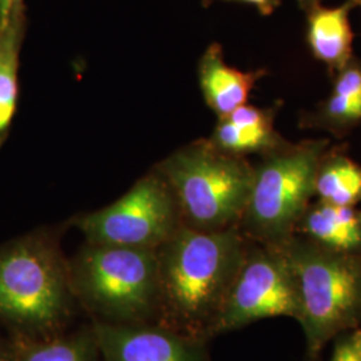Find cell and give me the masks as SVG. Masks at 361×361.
I'll return each mask as SVG.
<instances>
[{"label": "cell", "instance_id": "obj_23", "mask_svg": "<svg viewBox=\"0 0 361 361\" xmlns=\"http://www.w3.org/2000/svg\"><path fill=\"white\" fill-rule=\"evenodd\" d=\"M0 361H10L6 357V355H4L1 350H0Z\"/></svg>", "mask_w": 361, "mask_h": 361}, {"label": "cell", "instance_id": "obj_21", "mask_svg": "<svg viewBox=\"0 0 361 361\" xmlns=\"http://www.w3.org/2000/svg\"><path fill=\"white\" fill-rule=\"evenodd\" d=\"M296 1L301 10L307 11V10H310V7H313L316 4H322L323 0H296Z\"/></svg>", "mask_w": 361, "mask_h": 361}, {"label": "cell", "instance_id": "obj_19", "mask_svg": "<svg viewBox=\"0 0 361 361\" xmlns=\"http://www.w3.org/2000/svg\"><path fill=\"white\" fill-rule=\"evenodd\" d=\"M355 355H356V350L350 341L341 343L337 345L332 361H353Z\"/></svg>", "mask_w": 361, "mask_h": 361}, {"label": "cell", "instance_id": "obj_8", "mask_svg": "<svg viewBox=\"0 0 361 361\" xmlns=\"http://www.w3.org/2000/svg\"><path fill=\"white\" fill-rule=\"evenodd\" d=\"M297 317L292 274L280 247L246 250L213 329L231 331L262 319Z\"/></svg>", "mask_w": 361, "mask_h": 361}, {"label": "cell", "instance_id": "obj_4", "mask_svg": "<svg viewBox=\"0 0 361 361\" xmlns=\"http://www.w3.org/2000/svg\"><path fill=\"white\" fill-rule=\"evenodd\" d=\"M329 146L326 138L286 141L259 157L253 166L250 193L240 221L247 234L274 247L293 237L314 195L317 166Z\"/></svg>", "mask_w": 361, "mask_h": 361}, {"label": "cell", "instance_id": "obj_1", "mask_svg": "<svg viewBox=\"0 0 361 361\" xmlns=\"http://www.w3.org/2000/svg\"><path fill=\"white\" fill-rule=\"evenodd\" d=\"M237 226L198 231L182 225L158 249V298L185 328H212L246 255Z\"/></svg>", "mask_w": 361, "mask_h": 361}, {"label": "cell", "instance_id": "obj_22", "mask_svg": "<svg viewBox=\"0 0 361 361\" xmlns=\"http://www.w3.org/2000/svg\"><path fill=\"white\" fill-rule=\"evenodd\" d=\"M350 343H352L353 348L356 349V352L361 356V331L352 337Z\"/></svg>", "mask_w": 361, "mask_h": 361}, {"label": "cell", "instance_id": "obj_13", "mask_svg": "<svg viewBox=\"0 0 361 361\" xmlns=\"http://www.w3.org/2000/svg\"><path fill=\"white\" fill-rule=\"evenodd\" d=\"M302 128L343 135L361 126V61L353 56L334 74L329 97L301 122Z\"/></svg>", "mask_w": 361, "mask_h": 361}, {"label": "cell", "instance_id": "obj_20", "mask_svg": "<svg viewBox=\"0 0 361 361\" xmlns=\"http://www.w3.org/2000/svg\"><path fill=\"white\" fill-rule=\"evenodd\" d=\"M16 1L18 0H0V25L6 20L8 13H11Z\"/></svg>", "mask_w": 361, "mask_h": 361}, {"label": "cell", "instance_id": "obj_2", "mask_svg": "<svg viewBox=\"0 0 361 361\" xmlns=\"http://www.w3.org/2000/svg\"><path fill=\"white\" fill-rule=\"evenodd\" d=\"M283 250L292 274L297 317L310 353L361 317V253H344L289 238Z\"/></svg>", "mask_w": 361, "mask_h": 361}, {"label": "cell", "instance_id": "obj_5", "mask_svg": "<svg viewBox=\"0 0 361 361\" xmlns=\"http://www.w3.org/2000/svg\"><path fill=\"white\" fill-rule=\"evenodd\" d=\"M67 271L50 237L34 234L0 247V314L47 328L63 316Z\"/></svg>", "mask_w": 361, "mask_h": 361}, {"label": "cell", "instance_id": "obj_9", "mask_svg": "<svg viewBox=\"0 0 361 361\" xmlns=\"http://www.w3.org/2000/svg\"><path fill=\"white\" fill-rule=\"evenodd\" d=\"M95 340L106 361H205L197 343L168 331L98 324Z\"/></svg>", "mask_w": 361, "mask_h": 361}, {"label": "cell", "instance_id": "obj_18", "mask_svg": "<svg viewBox=\"0 0 361 361\" xmlns=\"http://www.w3.org/2000/svg\"><path fill=\"white\" fill-rule=\"evenodd\" d=\"M212 1H216V0H207V4ZM221 1H241V3L255 6L258 13L262 16H271V13L281 6V0H221Z\"/></svg>", "mask_w": 361, "mask_h": 361}, {"label": "cell", "instance_id": "obj_15", "mask_svg": "<svg viewBox=\"0 0 361 361\" xmlns=\"http://www.w3.org/2000/svg\"><path fill=\"white\" fill-rule=\"evenodd\" d=\"M297 228L317 245L344 253H361V213L355 207L319 201L308 207Z\"/></svg>", "mask_w": 361, "mask_h": 361}, {"label": "cell", "instance_id": "obj_14", "mask_svg": "<svg viewBox=\"0 0 361 361\" xmlns=\"http://www.w3.org/2000/svg\"><path fill=\"white\" fill-rule=\"evenodd\" d=\"M27 25L25 0H18L0 25V147L7 141L18 107V73Z\"/></svg>", "mask_w": 361, "mask_h": 361}, {"label": "cell", "instance_id": "obj_16", "mask_svg": "<svg viewBox=\"0 0 361 361\" xmlns=\"http://www.w3.org/2000/svg\"><path fill=\"white\" fill-rule=\"evenodd\" d=\"M319 201L337 207H355L361 202V165L338 147L324 153L314 178Z\"/></svg>", "mask_w": 361, "mask_h": 361}, {"label": "cell", "instance_id": "obj_12", "mask_svg": "<svg viewBox=\"0 0 361 361\" xmlns=\"http://www.w3.org/2000/svg\"><path fill=\"white\" fill-rule=\"evenodd\" d=\"M355 7L352 0H345L335 8L316 4L305 11L308 47L314 59L326 66L332 75L355 56V34L349 22V13Z\"/></svg>", "mask_w": 361, "mask_h": 361}, {"label": "cell", "instance_id": "obj_25", "mask_svg": "<svg viewBox=\"0 0 361 361\" xmlns=\"http://www.w3.org/2000/svg\"><path fill=\"white\" fill-rule=\"evenodd\" d=\"M353 1V4L355 6H359V7H361V0H352Z\"/></svg>", "mask_w": 361, "mask_h": 361}, {"label": "cell", "instance_id": "obj_6", "mask_svg": "<svg viewBox=\"0 0 361 361\" xmlns=\"http://www.w3.org/2000/svg\"><path fill=\"white\" fill-rule=\"evenodd\" d=\"M74 283L104 314L141 317L158 298V250L89 244L74 264Z\"/></svg>", "mask_w": 361, "mask_h": 361}, {"label": "cell", "instance_id": "obj_11", "mask_svg": "<svg viewBox=\"0 0 361 361\" xmlns=\"http://www.w3.org/2000/svg\"><path fill=\"white\" fill-rule=\"evenodd\" d=\"M268 71L258 68L241 71L228 65L222 46L212 43L198 63V82L207 107L219 116H228L237 107L247 104L249 95Z\"/></svg>", "mask_w": 361, "mask_h": 361}, {"label": "cell", "instance_id": "obj_7", "mask_svg": "<svg viewBox=\"0 0 361 361\" xmlns=\"http://www.w3.org/2000/svg\"><path fill=\"white\" fill-rule=\"evenodd\" d=\"M89 244L158 250L182 224L177 200L155 168L114 204L75 221Z\"/></svg>", "mask_w": 361, "mask_h": 361}, {"label": "cell", "instance_id": "obj_24", "mask_svg": "<svg viewBox=\"0 0 361 361\" xmlns=\"http://www.w3.org/2000/svg\"><path fill=\"white\" fill-rule=\"evenodd\" d=\"M356 350V349H355ZM353 361H361V356L356 352V355H355V359H353Z\"/></svg>", "mask_w": 361, "mask_h": 361}, {"label": "cell", "instance_id": "obj_17", "mask_svg": "<svg viewBox=\"0 0 361 361\" xmlns=\"http://www.w3.org/2000/svg\"><path fill=\"white\" fill-rule=\"evenodd\" d=\"M95 347L86 337L56 340L27 348L20 361H95Z\"/></svg>", "mask_w": 361, "mask_h": 361}, {"label": "cell", "instance_id": "obj_3", "mask_svg": "<svg viewBox=\"0 0 361 361\" xmlns=\"http://www.w3.org/2000/svg\"><path fill=\"white\" fill-rule=\"evenodd\" d=\"M155 168L168 180L185 226L221 231L243 219L253 180V165L245 157L224 153L200 140Z\"/></svg>", "mask_w": 361, "mask_h": 361}, {"label": "cell", "instance_id": "obj_10", "mask_svg": "<svg viewBox=\"0 0 361 361\" xmlns=\"http://www.w3.org/2000/svg\"><path fill=\"white\" fill-rule=\"evenodd\" d=\"M281 104L271 107L243 104L228 116L219 118V123L207 141L228 154H268L286 140L276 130V116Z\"/></svg>", "mask_w": 361, "mask_h": 361}]
</instances>
